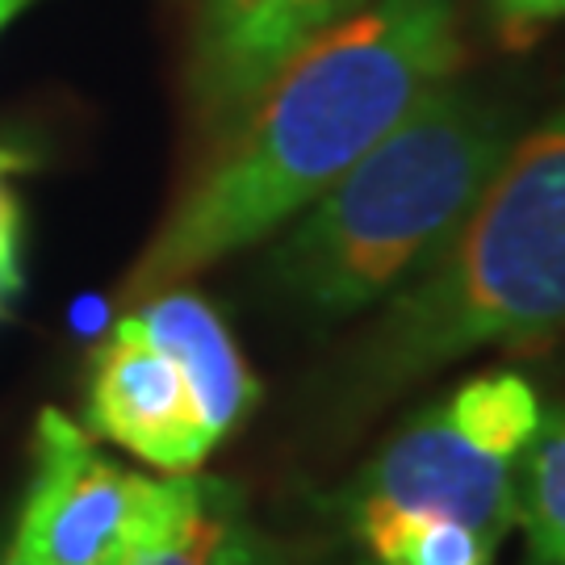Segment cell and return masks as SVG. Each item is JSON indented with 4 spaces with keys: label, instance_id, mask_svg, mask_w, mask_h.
<instances>
[{
    "label": "cell",
    "instance_id": "obj_16",
    "mask_svg": "<svg viewBox=\"0 0 565 565\" xmlns=\"http://www.w3.org/2000/svg\"><path fill=\"white\" fill-rule=\"evenodd\" d=\"M76 327H81V331H102V327H105V306L102 302H84L81 310H76Z\"/></svg>",
    "mask_w": 565,
    "mask_h": 565
},
{
    "label": "cell",
    "instance_id": "obj_8",
    "mask_svg": "<svg viewBox=\"0 0 565 565\" xmlns=\"http://www.w3.org/2000/svg\"><path fill=\"white\" fill-rule=\"evenodd\" d=\"M130 315L184 369L205 424L223 445L226 436L252 415V406L260 403V382L252 377L239 343L231 340L223 315L205 302L202 294L181 289V285L135 302Z\"/></svg>",
    "mask_w": 565,
    "mask_h": 565
},
{
    "label": "cell",
    "instance_id": "obj_7",
    "mask_svg": "<svg viewBox=\"0 0 565 565\" xmlns=\"http://www.w3.org/2000/svg\"><path fill=\"white\" fill-rule=\"evenodd\" d=\"M88 431L163 473H193L218 448L184 369L126 310L93 356Z\"/></svg>",
    "mask_w": 565,
    "mask_h": 565
},
{
    "label": "cell",
    "instance_id": "obj_15",
    "mask_svg": "<svg viewBox=\"0 0 565 565\" xmlns=\"http://www.w3.org/2000/svg\"><path fill=\"white\" fill-rule=\"evenodd\" d=\"M21 294V247H4L0 243V315Z\"/></svg>",
    "mask_w": 565,
    "mask_h": 565
},
{
    "label": "cell",
    "instance_id": "obj_17",
    "mask_svg": "<svg viewBox=\"0 0 565 565\" xmlns=\"http://www.w3.org/2000/svg\"><path fill=\"white\" fill-rule=\"evenodd\" d=\"M30 4H39V0H0V34H4V30H9V25L30 9Z\"/></svg>",
    "mask_w": 565,
    "mask_h": 565
},
{
    "label": "cell",
    "instance_id": "obj_2",
    "mask_svg": "<svg viewBox=\"0 0 565 565\" xmlns=\"http://www.w3.org/2000/svg\"><path fill=\"white\" fill-rule=\"evenodd\" d=\"M565 335V93L520 130L440 252L382 302L348 356L343 411H373L490 348Z\"/></svg>",
    "mask_w": 565,
    "mask_h": 565
},
{
    "label": "cell",
    "instance_id": "obj_3",
    "mask_svg": "<svg viewBox=\"0 0 565 565\" xmlns=\"http://www.w3.org/2000/svg\"><path fill=\"white\" fill-rule=\"evenodd\" d=\"M515 114L457 76L436 84L377 147L277 231L268 289L327 327L382 306L457 231L515 139Z\"/></svg>",
    "mask_w": 565,
    "mask_h": 565
},
{
    "label": "cell",
    "instance_id": "obj_12",
    "mask_svg": "<svg viewBox=\"0 0 565 565\" xmlns=\"http://www.w3.org/2000/svg\"><path fill=\"white\" fill-rule=\"evenodd\" d=\"M515 527L524 565H565V411L541 424L515 469Z\"/></svg>",
    "mask_w": 565,
    "mask_h": 565
},
{
    "label": "cell",
    "instance_id": "obj_1",
    "mask_svg": "<svg viewBox=\"0 0 565 565\" xmlns=\"http://www.w3.org/2000/svg\"><path fill=\"white\" fill-rule=\"evenodd\" d=\"M461 60V0H369L331 25L214 142L126 277V298L142 302L273 239L436 84L452 81Z\"/></svg>",
    "mask_w": 565,
    "mask_h": 565
},
{
    "label": "cell",
    "instance_id": "obj_10",
    "mask_svg": "<svg viewBox=\"0 0 565 565\" xmlns=\"http://www.w3.org/2000/svg\"><path fill=\"white\" fill-rule=\"evenodd\" d=\"M440 406H445L448 424L457 427L469 445H478L482 452L511 465H520V457L545 424L541 394L532 390L527 377L511 373V369L469 377Z\"/></svg>",
    "mask_w": 565,
    "mask_h": 565
},
{
    "label": "cell",
    "instance_id": "obj_14",
    "mask_svg": "<svg viewBox=\"0 0 565 565\" xmlns=\"http://www.w3.org/2000/svg\"><path fill=\"white\" fill-rule=\"evenodd\" d=\"M21 168H30V156L0 147V243L4 247H21V205L9 193V177Z\"/></svg>",
    "mask_w": 565,
    "mask_h": 565
},
{
    "label": "cell",
    "instance_id": "obj_18",
    "mask_svg": "<svg viewBox=\"0 0 565 565\" xmlns=\"http://www.w3.org/2000/svg\"><path fill=\"white\" fill-rule=\"evenodd\" d=\"M0 565H30V562H21L18 553H13V548H9V553H4V557H0Z\"/></svg>",
    "mask_w": 565,
    "mask_h": 565
},
{
    "label": "cell",
    "instance_id": "obj_11",
    "mask_svg": "<svg viewBox=\"0 0 565 565\" xmlns=\"http://www.w3.org/2000/svg\"><path fill=\"white\" fill-rule=\"evenodd\" d=\"M364 548V565H494L499 545L448 515L369 511L343 520Z\"/></svg>",
    "mask_w": 565,
    "mask_h": 565
},
{
    "label": "cell",
    "instance_id": "obj_5",
    "mask_svg": "<svg viewBox=\"0 0 565 565\" xmlns=\"http://www.w3.org/2000/svg\"><path fill=\"white\" fill-rule=\"evenodd\" d=\"M515 469L469 445L448 424L445 406H424L382 452L331 499L340 520L394 511V515H448L478 527L494 545L515 527Z\"/></svg>",
    "mask_w": 565,
    "mask_h": 565
},
{
    "label": "cell",
    "instance_id": "obj_13",
    "mask_svg": "<svg viewBox=\"0 0 565 565\" xmlns=\"http://www.w3.org/2000/svg\"><path fill=\"white\" fill-rule=\"evenodd\" d=\"M486 13L507 46H527L548 25L565 21V0H486Z\"/></svg>",
    "mask_w": 565,
    "mask_h": 565
},
{
    "label": "cell",
    "instance_id": "obj_6",
    "mask_svg": "<svg viewBox=\"0 0 565 565\" xmlns=\"http://www.w3.org/2000/svg\"><path fill=\"white\" fill-rule=\"evenodd\" d=\"M369 0H202L189 42V109L218 142L302 46Z\"/></svg>",
    "mask_w": 565,
    "mask_h": 565
},
{
    "label": "cell",
    "instance_id": "obj_4",
    "mask_svg": "<svg viewBox=\"0 0 565 565\" xmlns=\"http://www.w3.org/2000/svg\"><path fill=\"white\" fill-rule=\"evenodd\" d=\"M214 478H142L97 452L93 431L60 411L34 427V478L13 553L30 565H126L205 499Z\"/></svg>",
    "mask_w": 565,
    "mask_h": 565
},
{
    "label": "cell",
    "instance_id": "obj_9",
    "mask_svg": "<svg viewBox=\"0 0 565 565\" xmlns=\"http://www.w3.org/2000/svg\"><path fill=\"white\" fill-rule=\"evenodd\" d=\"M126 565H289L277 536L247 520L239 490L210 482L205 499L168 536L139 548Z\"/></svg>",
    "mask_w": 565,
    "mask_h": 565
}]
</instances>
